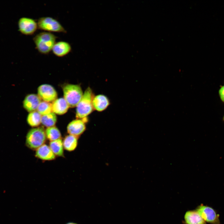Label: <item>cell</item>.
<instances>
[{"label":"cell","mask_w":224,"mask_h":224,"mask_svg":"<svg viewBox=\"0 0 224 224\" xmlns=\"http://www.w3.org/2000/svg\"><path fill=\"white\" fill-rule=\"evenodd\" d=\"M41 116L37 111L30 112L27 118L28 124L32 127L38 126L41 123Z\"/></svg>","instance_id":"cell-18"},{"label":"cell","mask_w":224,"mask_h":224,"mask_svg":"<svg viewBox=\"0 0 224 224\" xmlns=\"http://www.w3.org/2000/svg\"><path fill=\"white\" fill-rule=\"evenodd\" d=\"M57 117L55 114L51 112L48 114L42 115L41 123L47 128L54 126L57 122Z\"/></svg>","instance_id":"cell-19"},{"label":"cell","mask_w":224,"mask_h":224,"mask_svg":"<svg viewBox=\"0 0 224 224\" xmlns=\"http://www.w3.org/2000/svg\"><path fill=\"white\" fill-rule=\"evenodd\" d=\"M87 118L86 117L72 121L67 126L68 132L70 135L78 137L85 130V123L87 122Z\"/></svg>","instance_id":"cell-8"},{"label":"cell","mask_w":224,"mask_h":224,"mask_svg":"<svg viewBox=\"0 0 224 224\" xmlns=\"http://www.w3.org/2000/svg\"><path fill=\"white\" fill-rule=\"evenodd\" d=\"M94 97L92 91L88 87L83 93L82 97L76 106V117L78 119L86 118L93 111L92 100Z\"/></svg>","instance_id":"cell-2"},{"label":"cell","mask_w":224,"mask_h":224,"mask_svg":"<svg viewBox=\"0 0 224 224\" xmlns=\"http://www.w3.org/2000/svg\"><path fill=\"white\" fill-rule=\"evenodd\" d=\"M71 50L72 48L70 44L64 41L56 43L52 49L54 54L58 57H63L67 55Z\"/></svg>","instance_id":"cell-11"},{"label":"cell","mask_w":224,"mask_h":224,"mask_svg":"<svg viewBox=\"0 0 224 224\" xmlns=\"http://www.w3.org/2000/svg\"><path fill=\"white\" fill-rule=\"evenodd\" d=\"M39 29L49 32L66 33L67 31L61 24L55 19L50 17L40 18L38 21Z\"/></svg>","instance_id":"cell-5"},{"label":"cell","mask_w":224,"mask_h":224,"mask_svg":"<svg viewBox=\"0 0 224 224\" xmlns=\"http://www.w3.org/2000/svg\"><path fill=\"white\" fill-rule=\"evenodd\" d=\"M41 102V99L38 95L33 94H28L23 101V106L27 111L32 112L37 110Z\"/></svg>","instance_id":"cell-10"},{"label":"cell","mask_w":224,"mask_h":224,"mask_svg":"<svg viewBox=\"0 0 224 224\" xmlns=\"http://www.w3.org/2000/svg\"><path fill=\"white\" fill-rule=\"evenodd\" d=\"M184 219L187 224H205V221L196 211L187 212Z\"/></svg>","instance_id":"cell-15"},{"label":"cell","mask_w":224,"mask_h":224,"mask_svg":"<svg viewBox=\"0 0 224 224\" xmlns=\"http://www.w3.org/2000/svg\"><path fill=\"white\" fill-rule=\"evenodd\" d=\"M63 148L68 151L74 150L77 145V137L71 135L67 136L63 141Z\"/></svg>","instance_id":"cell-16"},{"label":"cell","mask_w":224,"mask_h":224,"mask_svg":"<svg viewBox=\"0 0 224 224\" xmlns=\"http://www.w3.org/2000/svg\"><path fill=\"white\" fill-rule=\"evenodd\" d=\"M63 89L64 98L69 106H76L83 94L81 86L78 85L67 84L63 86Z\"/></svg>","instance_id":"cell-3"},{"label":"cell","mask_w":224,"mask_h":224,"mask_svg":"<svg viewBox=\"0 0 224 224\" xmlns=\"http://www.w3.org/2000/svg\"><path fill=\"white\" fill-rule=\"evenodd\" d=\"M66 224H77L75 223H74V222H70L68 223H67Z\"/></svg>","instance_id":"cell-23"},{"label":"cell","mask_w":224,"mask_h":224,"mask_svg":"<svg viewBox=\"0 0 224 224\" xmlns=\"http://www.w3.org/2000/svg\"><path fill=\"white\" fill-rule=\"evenodd\" d=\"M35 156L39 158L44 160L50 161L55 158V155L49 146L44 144L36 149Z\"/></svg>","instance_id":"cell-13"},{"label":"cell","mask_w":224,"mask_h":224,"mask_svg":"<svg viewBox=\"0 0 224 224\" xmlns=\"http://www.w3.org/2000/svg\"><path fill=\"white\" fill-rule=\"evenodd\" d=\"M219 94L221 100L224 102V85L222 86L219 89Z\"/></svg>","instance_id":"cell-22"},{"label":"cell","mask_w":224,"mask_h":224,"mask_svg":"<svg viewBox=\"0 0 224 224\" xmlns=\"http://www.w3.org/2000/svg\"><path fill=\"white\" fill-rule=\"evenodd\" d=\"M37 110L42 115L48 114L52 112V104L44 101H41Z\"/></svg>","instance_id":"cell-21"},{"label":"cell","mask_w":224,"mask_h":224,"mask_svg":"<svg viewBox=\"0 0 224 224\" xmlns=\"http://www.w3.org/2000/svg\"><path fill=\"white\" fill-rule=\"evenodd\" d=\"M110 101L105 96L100 94L94 96L92 100L94 109L99 112L102 111L110 105Z\"/></svg>","instance_id":"cell-12"},{"label":"cell","mask_w":224,"mask_h":224,"mask_svg":"<svg viewBox=\"0 0 224 224\" xmlns=\"http://www.w3.org/2000/svg\"><path fill=\"white\" fill-rule=\"evenodd\" d=\"M49 147L55 155L62 156L63 154V142L61 139L50 141Z\"/></svg>","instance_id":"cell-17"},{"label":"cell","mask_w":224,"mask_h":224,"mask_svg":"<svg viewBox=\"0 0 224 224\" xmlns=\"http://www.w3.org/2000/svg\"><path fill=\"white\" fill-rule=\"evenodd\" d=\"M46 137L50 141L60 139L61 133L55 126L47 128L45 130Z\"/></svg>","instance_id":"cell-20"},{"label":"cell","mask_w":224,"mask_h":224,"mask_svg":"<svg viewBox=\"0 0 224 224\" xmlns=\"http://www.w3.org/2000/svg\"><path fill=\"white\" fill-rule=\"evenodd\" d=\"M45 132L41 127L31 129L26 136V143L27 147L36 149L43 145L46 140Z\"/></svg>","instance_id":"cell-4"},{"label":"cell","mask_w":224,"mask_h":224,"mask_svg":"<svg viewBox=\"0 0 224 224\" xmlns=\"http://www.w3.org/2000/svg\"><path fill=\"white\" fill-rule=\"evenodd\" d=\"M223 121H224V117H223Z\"/></svg>","instance_id":"cell-24"},{"label":"cell","mask_w":224,"mask_h":224,"mask_svg":"<svg viewBox=\"0 0 224 224\" xmlns=\"http://www.w3.org/2000/svg\"><path fill=\"white\" fill-rule=\"evenodd\" d=\"M196 211L205 221L212 223H219L218 217L211 208L201 205L197 208Z\"/></svg>","instance_id":"cell-9"},{"label":"cell","mask_w":224,"mask_h":224,"mask_svg":"<svg viewBox=\"0 0 224 224\" xmlns=\"http://www.w3.org/2000/svg\"><path fill=\"white\" fill-rule=\"evenodd\" d=\"M69 107L68 103L64 98L56 99L52 104V112L59 115L65 113Z\"/></svg>","instance_id":"cell-14"},{"label":"cell","mask_w":224,"mask_h":224,"mask_svg":"<svg viewBox=\"0 0 224 224\" xmlns=\"http://www.w3.org/2000/svg\"><path fill=\"white\" fill-rule=\"evenodd\" d=\"M57 37L49 32H42L36 35L33 40L38 51L47 54L51 50L56 43Z\"/></svg>","instance_id":"cell-1"},{"label":"cell","mask_w":224,"mask_h":224,"mask_svg":"<svg viewBox=\"0 0 224 224\" xmlns=\"http://www.w3.org/2000/svg\"><path fill=\"white\" fill-rule=\"evenodd\" d=\"M19 30L25 35H31L36 31L38 27L37 23L33 19L22 17L18 21Z\"/></svg>","instance_id":"cell-6"},{"label":"cell","mask_w":224,"mask_h":224,"mask_svg":"<svg viewBox=\"0 0 224 224\" xmlns=\"http://www.w3.org/2000/svg\"><path fill=\"white\" fill-rule=\"evenodd\" d=\"M38 96L44 101L50 102L55 100L57 96V92L51 85L44 84L38 88Z\"/></svg>","instance_id":"cell-7"}]
</instances>
